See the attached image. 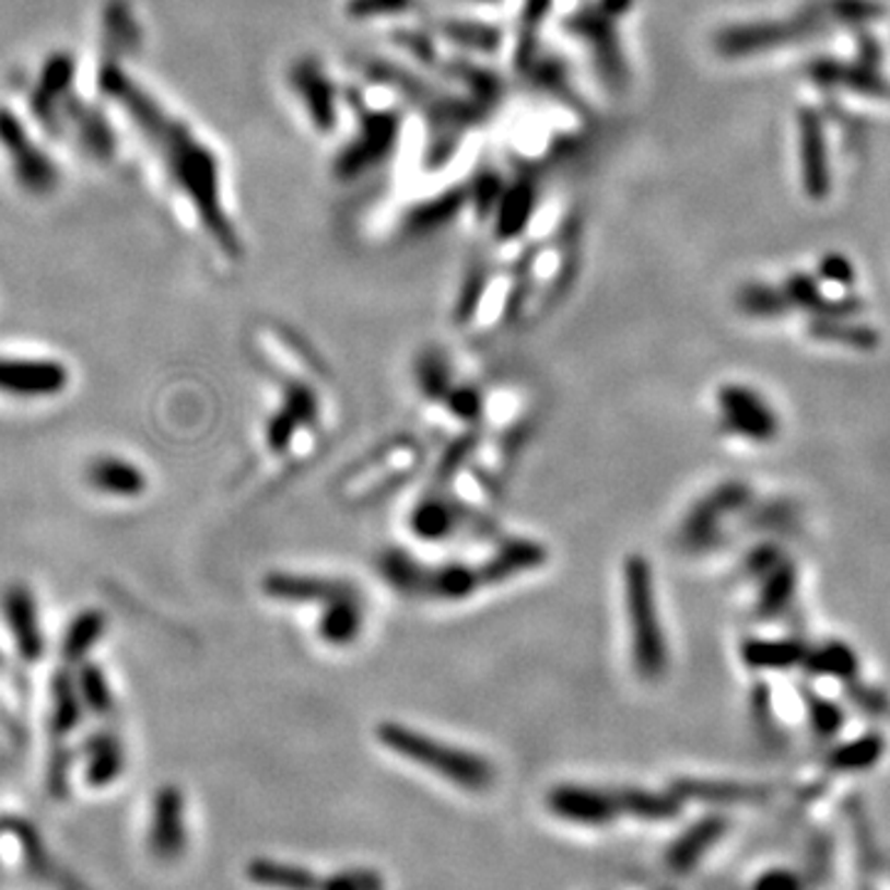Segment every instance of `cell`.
<instances>
[{"instance_id": "e0dca14e", "label": "cell", "mask_w": 890, "mask_h": 890, "mask_svg": "<svg viewBox=\"0 0 890 890\" xmlns=\"http://www.w3.org/2000/svg\"><path fill=\"white\" fill-rule=\"evenodd\" d=\"M78 686L84 705H87L97 717H109L115 713V695H112L109 680L97 663L84 660L78 674Z\"/></svg>"}, {"instance_id": "52a82bcc", "label": "cell", "mask_w": 890, "mask_h": 890, "mask_svg": "<svg viewBox=\"0 0 890 890\" xmlns=\"http://www.w3.org/2000/svg\"><path fill=\"white\" fill-rule=\"evenodd\" d=\"M84 478L94 490L112 497H139L147 490L144 470L115 456L94 458L84 470Z\"/></svg>"}, {"instance_id": "4fadbf2b", "label": "cell", "mask_w": 890, "mask_h": 890, "mask_svg": "<svg viewBox=\"0 0 890 890\" xmlns=\"http://www.w3.org/2000/svg\"><path fill=\"white\" fill-rule=\"evenodd\" d=\"M409 525L419 539H425V542H441V539L448 537L458 525L456 505L443 497H425L413 507Z\"/></svg>"}, {"instance_id": "9a60e30c", "label": "cell", "mask_w": 890, "mask_h": 890, "mask_svg": "<svg viewBox=\"0 0 890 890\" xmlns=\"http://www.w3.org/2000/svg\"><path fill=\"white\" fill-rule=\"evenodd\" d=\"M87 780L92 784H109L117 774H121V764H125V752L115 735L102 733L94 735L87 742Z\"/></svg>"}, {"instance_id": "ffe728a7", "label": "cell", "mask_w": 890, "mask_h": 890, "mask_svg": "<svg viewBox=\"0 0 890 890\" xmlns=\"http://www.w3.org/2000/svg\"><path fill=\"white\" fill-rule=\"evenodd\" d=\"M250 876L255 880H260L265 886H282V888H290V890H309L315 886V878L305 870H295V868H288V866H280V864H268V860H260V864H253L250 868Z\"/></svg>"}, {"instance_id": "3957f363", "label": "cell", "mask_w": 890, "mask_h": 890, "mask_svg": "<svg viewBox=\"0 0 890 890\" xmlns=\"http://www.w3.org/2000/svg\"><path fill=\"white\" fill-rule=\"evenodd\" d=\"M68 384V366L52 359H0V391L17 399H47Z\"/></svg>"}, {"instance_id": "7402d4cb", "label": "cell", "mask_w": 890, "mask_h": 890, "mask_svg": "<svg viewBox=\"0 0 890 890\" xmlns=\"http://www.w3.org/2000/svg\"><path fill=\"white\" fill-rule=\"evenodd\" d=\"M445 406L448 411L460 421L476 423L482 415V396L476 386H456L445 396Z\"/></svg>"}, {"instance_id": "d6986e66", "label": "cell", "mask_w": 890, "mask_h": 890, "mask_svg": "<svg viewBox=\"0 0 890 890\" xmlns=\"http://www.w3.org/2000/svg\"><path fill=\"white\" fill-rule=\"evenodd\" d=\"M378 566H382L384 579L391 584L394 589L406 592V594L423 592V582L429 572H423L421 564H415L409 554L401 552V549H391V552H386L382 560H378Z\"/></svg>"}, {"instance_id": "603a6c76", "label": "cell", "mask_w": 890, "mask_h": 890, "mask_svg": "<svg viewBox=\"0 0 890 890\" xmlns=\"http://www.w3.org/2000/svg\"><path fill=\"white\" fill-rule=\"evenodd\" d=\"M472 445H476V438H472V435H462V438H458L448 450H445L438 468H435V482H438V485H445V482L456 478V472L462 468V462H466V458L470 456Z\"/></svg>"}, {"instance_id": "5b68a950", "label": "cell", "mask_w": 890, "mask_h": 890, "mask_svg": "<svg viewBox=\"0 0 890 890\" xmlns=\"http://www.w3.org/2000/svg\"><path fill=\"white\" fill-rule=\"evenodd\" d=\"M262 592L270 599L288 601V604H331L344 596L359 594L354 586L347 582L335 579H319V576H300V574H285V572H270L262 579Z\"/></svg>"}, {"instance_id": "7c38bea8", "label": "cell", "mask_w": 890, "mask_h": 890, "mask_svg": "<svg viewBox=\"0 0 890 890\" xmlns=\"http://www.w3.org/2000/svg\"><path fill=\"white\" fill-rule=\"evenodd\" d=\"M482 586L480 572L470 570L466 564H445L441 570L425 574L423 594L443 601H462L476 594Z\"/></svg>"}, {"instance_id": "9c48e42d", "label": "cell", "mask_w": 890, "mask_h": 890, "mask_svg": "<svg viewBox=\"0 0 890 890\" xmlns=\"http://www.w3.org/2000/svg\"><path fill=\"white\" fill-rule=\"evenodd\" d=\"M364 626V609L362 601H359V594L344 596V599H337L325 606V613L317 623L319 639L329 643V646H349L359 639Z\"/></svg>"}, {"instance_id": "cb8c5ba5", "label": "cell", "mask_w": 890, "mask_h": 890, "mask_svg": "<svg viewBox=\"0 0 890 890\" xmlns=\"http://www.w3.org/2000/svg\"><path fill=\"white\" fill-rule=\"evenodd\" d=\"M300 429L302 425L295 421V415L285 409H280L268 421V445L274 453H282L285 448H290V443L295 441V433Z\"/></svg>"}, {"instance_id": "ac0fdd59", "label": "cell", "mask_w": 890, "mask_h": 890, "mask_svg": "<svg viewBox=\"0 0 890 890\" xmlns=\"http://www.w3.org/2000/svg\"><path fill=\"white\" fill-rule=\"evenodd\" d=\"M415 382L429 401H445L450 394V366L441 352H425L415 362Z\"/></svg>"}, {"instance_id": "d4e9b609", "label": "cell", "mask_w": 890, "mask_h": 890, "mask_svg": "<svg viewBox=\"0 0 890 890\" xmlns=\"http://www.w3.org/2000/svg\"><path fill=\"white\" fill-rule=\"evenodd\" d=\"M804 164H807L809 184H823L821 137H819V129L809 121V117H807V121H804Z\"/></svg>"}, {"instance_id": "484cf974", "label": "cell", "mask_w": 890, "mask_h": 890, "mask_svg": "<svg viewBox=\"0 0 890 890\" xmlns=\"http://www.w3.org/2000/svg\"><path fill=\"white\" fill-rule=\"evenodd\" d=\"M482 290H485V278H482V274H472V278L466 282V290H462V297H460L458 309H456L458 325H466V321H470L472 315H476V309L480 305V297H482Z\"/></svg>"}, {"instance_id": "277c9868", "label": "cell", "mask_w": 890, "mask_h": 890, "mask_svg": "<svg viewBox=\"0 0 890 890\" xmlns=\"http://www.w3.org/2000/svg\"><path fill=\"white\" fill-rule=\"evenodd\" d=\"M3 617L11 629L17 656L25 663H37L45 656V633L33 592L25 584H11L3 592Z\"/></svg>"}, {"instance_id": "5bb4252c", "label": "cell", "mask_w": 890, "mask_h": 890, "mask_svg": "<svg viewBox=\"0 0 890 890\" xmlns=\"http://www.w3.org/2000/svg\"><path fill=\"white\" fill-rule=\"evenodd\" d=\"M72 78L74 65L70 55H55L45 65L40 87H37L33 97V109L37 112V117H43V121H50V102H55V97H62L70 90Z\"/></svg>"}, {"instance_id": "7a4b0ae2", "label": "cell", "mask_w": 890, "mask_h": 890, "mask_svg": "<svg viewBox=\"0 0 890 890\" xmlns=\"http://www.w3.org/2000/svg\"><path fill=\"white\" fill-rule=\"evenodd\" d=\"M0 147L8 151L17 174V181H21L27 191L33 194L52 191L55 184H58V172H55L50 159L33 144V139L27 137L25 127L17 121L13 112L8 109H0Z\"/></svg>"}, {"instance_id": "44dd1931", "label": "cell", "mask_w": 890, "mask_h": 890, "mask_svg": "<svg viewBox=\"0 0 890 890\" xmlns=\"http://www.w3.org/2000/svg\"><path fill=\"white\" fill-rule=\"evenodd\" d=\"M282 409L295 415V421L305 429V425H315L319 419V401L312 388L305 384H288L285 386V403Z\"/></svg>"}, {"instance_id": "8992f818", "label": "cell", "mask_w": 890, "mask_h": 890, "mask_svg": "<svg viewBox=\"0 0 890 890\" xmlns=\"http://www.w3.org/2000/svg\"><path fill=\"white\" fill-rule=\"evenodd\" d=\"M547 562V549L532 539H510L480 566V579L485 584H503L529 570H539Z\"/></svg>"}, {"instance_id": "6da1fadb", "label": "cell", "mask_w": 890, "mask_h": 890, "mask_svg": "<svg viewBox=\"0 0 890 890\" xmlns=\"http://www.w3.org/2000/svg\"><path fill=\"white\" fill-rule=\"evenodd\" d=\"M376 737L386 750L468 792L488 789L495 780V770L485 757L433 740V737L411 730L401 723H382L376 727Z\"/></svg>"}, {"instance_id": "30bf717a", "label": "cell", "mask_w": 890, "mask_h": 890, "mask_svg": "<svg viewBox=\"0 0 890 890\" xmlns=\"http://www.w3.org/2000/svg\"><path fill=\"white\" fill-rule=\"evenodd\" d=\"M50 705H52V730L68 735L82 723L84 700L80 693L78 678H72L68 668L55 670L50 680Z\"/></svg>"}, {"instance_id": "ba28073f", "label": "cell", "mask_w": 890, "mask_h": 890, "mask_svg": "<svg viewBox=\"0 0 890 890\" xmlns=\"http://www.w3.org/2000/svg\"><path fill=\"white\" fill-rule=\"evenodd\" d=\"M186 844L184 794L176 787L159 789L154 799V846L164 856L181 854Z\"/></svg>"}, {"instance_id": "2e32d148", "label": "cell", "mask_w": 890, "mask_h": 890, "mask_svg": "<svg viewBox=\"0 0 890 890\" xmlns=\"http://www.w3.org/2000/svg\"><path fill=\"white\" fill-rule=\"evenodd\" d=\"M549 807H552V811L560 813V817L576 819V821H596L606 813V801L599 797V794L572 789V787H560L549 794Z\"/></svg>"}, {"instance_id": "8fae6325", "label": "cell", "mask_w": 890, "mask_h": 890, "mask_svg": "<svg viewBox=\"0 0 890 890\" xmlns=\"http://www.w3.org/2000/svg\"><path fill=\"white\" fill-rule=\"evenodd\" d=\"M107 631V613L99 609H84L70 621L62 639V658L68 666H82L87 653L102 641Z\"/></svg>"}]
</instances>
